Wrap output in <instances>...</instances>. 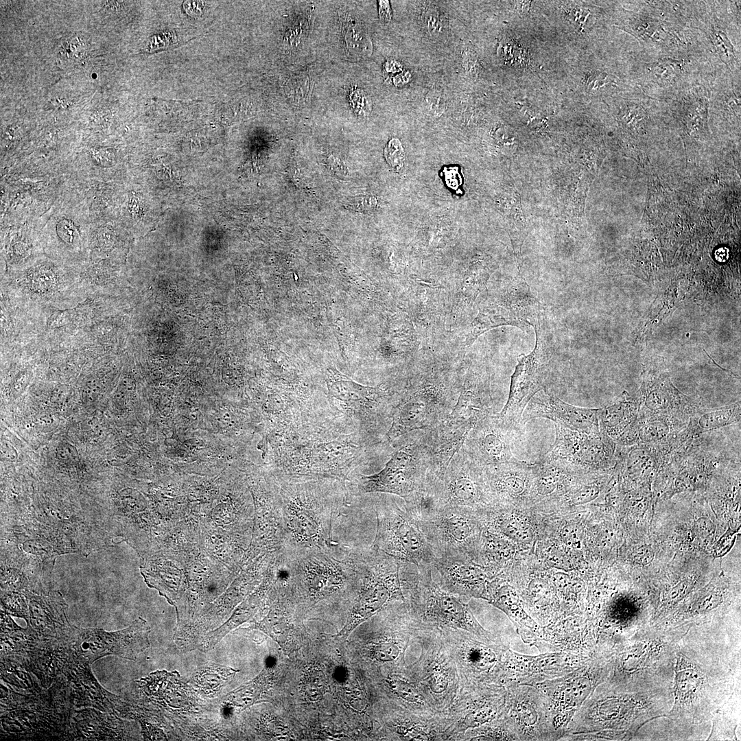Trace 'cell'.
Listing matches in <instances>:
<instances>
[{
  "mask_svg": "<svg viewBox=\"0 0 741 741\" xmlns=\"http://www.w3.org/2000/svg\"><path fill=\"white\" fill-rule=\"evenodd\" d=\"M386 69L389 72L397 73L401 71L402 65L400 62L391 60L386 62Z\"/></svg>",
  "mask_w": 741,
  "mask_h": 741,
  "instance_id": "obj_43",
  "label": "cell"
},
{
  "mask_svg": "<svg viewBox=\"0 0 741 741\" xmlns=\"http://www.w3.org/2000/svg\"><path fill=\"white\" fill-rule=\"evenodd\" d=\"M463 64L465 69L473 75H475V73H478L480 70V64L476 57L469 49L464 51Z\"/></svg>",
  "mask_w": 741,
  "mask_h": 741,
  "instance_id": "obj_38",
  "label": "cell"
},
{
  "mask_svg": "<svg viewBox=\"0 0 741 741\" xmlns=\"http://www.w3.org/2000/svg\"><path fill=\"white\" fill-rule=\"evenodd\" d=\"M359 577L346 629L351 631L391 602L403 600L400 562L372 545L356 549Z\"/></svg>",
  "mask_w": 741,
  "mask_h": 741,
  "instance_id": "obj_6",
  "label": "cell"
},
{
  "mask_svg": "<svg viewBox=\"0 0 741 741\" xmlns=\"http://www.w3.org/2000/svg\"><path fill=\"white\" fill-rule=\"evenodd\" d=\"M466 660L477 668L487 669L495 661V655L489 650H484L482 648L469 647L468 651L464 652Z\"/></svg>",
  "mask_w": 741,
  "mask_h": 741,
  "instance_id": "obj_36",
  "label": "cell"
},
{
  "mask_svg": "<svg viewBox=\"0 0 741 741\" xmlns=\"http://www.w3.org/2000/svg\"><path fill=\"white\" fill-rule=\"evenodd\" d=\"M327 374L331 402L350 417L368 421L384 405L386 395L379 386L360 385L333 368H328Z\"/></svg>",
  "mask_w": 741,
  "mask_h": 741,
  "instance_id": "obj_18",
  "label": "cell"
},
{
  "mask_svg": "<svg viewBox=\"0 0 741 741\" xmlns=\"http://www.w3.org/2000/svg\"><path fill=\"white\" fill-rule=\"evenodd\" d=\"M639 412V401L623 394L598 410L600 432L616 443L631 428Z\"/></svg>",
  "mask_w": 741,
  "mask_h": 741,
  "instance_id": "obj_26",
  "label": "cell"
},
{
  "mask_svg": "<svg viewBox=\"0 0 741 741\" xmlns=\"http://www.w3.org/2000/svg\"><path fill=\"white\" fill-rule=\"evenodd\" d=\"M6 261L12 270L25 268L45 255L39 233L19 228L11 233L4 246Z\"/></svg>",
  "mask_w": 741,
  "mask_h": 741,
  "instance_id": "obj_29",
  "label": "cell"
},
{
  "mask_svg": "<svg viewBox=\"0 0 741 741\" xmlns=\"http://www.w3.org/2000/svg\"><path fill=\"white\" fill-rule=\"evenodd\" d=\"M73 267L43 255L30 266L13 270L12 290L25 301L51 303L74 283L69 268Z\"/></svg>",
  "mask_w": 741,
  "mask_h": 741,
  "instance_id": "obj_13",
  "label": "cell"
},
{
  "mask_svg": "<svg viewBox=\"0 0 741 741\" xmlns=\"http://www.w3.org/2000/svg\"><path fill=\"white\" fill-rule=\"evenodd\" d=\"M556 440L543 459L570 472L615 467L617 445L600 433L591 435L554 423Z\"/></svg>",
  "mask_w": 741,
  "mask_h": 741,
  "instance_id": "obj_12",
  "label": "cell"
},
{
  "mask_svg": "<svg viewBox=\"0 0 741 741\" xmlns=\"http://www.w3.org/2000/svg\"><path fill=\"white\" fill-rule=\"evenodd\" d=\"M740 401L715 408L696 409L690 416L685 427L677 438L679 445L691 441L700 435L729 425L740 421Z\"/></svg>",
  "mask_w": 741,
  "mask_h": 741,
  "instance_id": "obj_25",
  "label": "cell"
},
{
  "mask_svg": "<svg viewBox=\"0 0 741 741\" xmlns=\"http://www.w3.org/2000/svg\"><path fill=\"white\" fill-rule=\"evenodd\" d=\"M716 259L719 262H725L729 258V250L726 247L719 248L715 252Z\"/></svg>",
  "mask_w": 741,
  "mask_h": 741,
  "instance_id": "obj_42",
  "label": "cell"
},
{
  "mask_svg": "<svg viewBox=\"0 0 741 741\" xmlns=\"http://www.w3.org/2000/svg\"><path fill=\"white\" fill-rule=\"evenodd\" d=\"M494 268L482 260L472 261L464 272L455 294L452 312L458 318L473 306L479 294L486 288Z\"/></svg>",
  "mask_w": 741,
  "mask_h": 741,
  "instance_id": "obj_28",
  "label": "cell"
},
{
  "mask_svg": "<svg viewBox=\"0 0 741 741\" xmlns=\"http://www.w3.org/2000/svg\"><path fill=\"white\" fill-rule=\"evenodd\" d=\"M422 453L414 445H403L377 473L357 475L352 481V491L394 494L406 502L427 484V464Z\"/></svg>",
  "mask_w": 741,
  "mask_h": 741,
  "instance_id": "obj_11",
  "label": "cell"
},
{
  "mask_svg": "<svg viewBox=\"0 0 741 741\" xmlns=\"http://www.w3.org/2000/svg\"><path fill=\"white\" fill-rule=\"evenodd\" d=\"M436 558L467 557L479 553L481 519L462 509L443 508L430 519L419 522Z\"/></svg>",
  "mask_w": 741,
  "mask_h": 741,
  "instance_id": "obj_10",
  "label": "cell"
},
{
  "mask_svg": "<svg viewBox=\"0 0 741 741\" xmlns=\"http://www.w3.org/2000/svg\"><path fill=\"white\" fill-rule=\"evenodd\" d=\"M377 532L372 545L398 561L419 567L431 568L436 556L419 521L408 510L395 503L375 506Z\"/></svg>",
  "mask_w": 741,
  "mask_h": 741,
  "instance_id": "obj_7",
  "label": "cell"
},
{
  "mask_svg": "<svg viewBox=\"0 0 741 741\" xmlns=\"http://www.w3.org/2000/svg\"><path fill=\"white\" fill-rule=\"evenodd\" d=\"M412 77V73L409 71H401L394 78V84L397 86H404L411 80Z\"/></svg>",
  "mask_w": 741,
  "mask_h": 741,
  "instance_id": "obj_41",
  "label": "cell"
},
{
  "mask_svg": "<svg viewBox=\"0 0 741 741\" xmlns=\"http://www.w3.org/2000/svg\"><path fill=\"white\" fill-rule=\"evenodd\" d=\"M284 532L283 550L336 552L333 525L346 499L345 482L331 479L277 481Z\"/></svg>",
  "mask_w": 741,
  "mask_h": 741,
  "instance_id": "obj_1",
  "label": "cell"
},
{
  "mask_svg": "<svg viewBox=\"0 0 741 741\" xmlns=\"http://www.w3.org/2000/svg\"><path fill=\"white\" fill-rule=\"evenodd\" d=\"M638 416L674 415L687 418L701 406L681 392L664 373H649L644 379L638 396Z\"/></svg>",
  "mask_w": 741,
  "mask_h": 741,
  "instance_id": "obj_19",
  "label": "cell"
},
{
  "mask_svg": "<svg viewBox=\"0 0 741 741\" xmlns=\"http://www.w3.org/2000/svg\"><path fill=\"white\" fill-rule=\"evenodd\" d=\"M519 427L489 414L469 432L464 449L483 469L514 460L512 445Z\"/></svg>",
  "mask_w": 741,
  "mask_h": 741,
  "instance_id": "obj_15",
  "label": "cell"
},
{
  "mask_svg": "<svg viewBox=\"0 0 741 741\" xmlns=\"http://www.w3.org/2000/svg\"><path fill=\"white\" fill-rule=\"evenodd\" d=\"M405 296V310L421 335L428 336L440 329L444 318V307L442 290L439 287L417 281Z\"/></svg>",
  "mask_w": 741,
  "mask_h": 741,
  "instance_id": "obj_23",
  "label": "cell"
},
{
  "mask_svg": "<svg viewBox=\"0 0 741 741\" xmlns=\"http://www.w3.org/2000/svg\"><path fill=\"white\" fill-rule=\"evenodd\" d=\"M445 394L443 384L433 381L421 384L395 408L386 439L390 442L404 434L433 424L445 399Z\"/></svg>",
  "mask_w": 741,
  "mask_h": 741,
  "instance_id": "obj_16",
  "label": "cell"
},
{
  "mask_svg": "<svg viewBox=\"0 0 741 741\" xmlns=\"http://www.w3.org/2000/svg\"><path fill=\"white\" fill-rule=\"evenodd\" d=\"M424 23L430 35L438 36L444 32L446 25L443 16L434 6L427 7L424 14Z\"/></svg>",
  "mask_w": 741,
  "mask_h": 741,
  "instance_id": "obj_35",
  "label": "cell"
},
{
  "mask_svg": "<svg viewBox=\"0 0 741 741\" xmlns=\"http://www.w3.org/2000/svg\"><path fill=\"white\" fill-rule=\"evenodd\" d=\"M602 484L601 481L594 480L587 482H580L572 487L567 494V502L571 505H582L593 501L601 493Z\"/></svg>",
  "mask_w": 741,
  "mask_h": 741,
  "instance_id": "obj_31",
  "label": "cell"
},
{
  "mask_svg": "<svg viewBox=\"0 0 741 741\" xmlns=\"http://www.w3.org/2000/svg\"><path fill=\"white\" fill-rule=\"evenodd\" d=\"M440 509L454 508L481 515L494 501L483 468L462 447L435 486Z\"/></svg>",
  "mask_w": 741,
  "mask_h": 741,
  "instance_id": "obj_8",
  "label": "cell"
},
{
  "mask_svg": "<svg viewBox=\"0 0 741 741\" xmlns=\"http://www.w3.org/2000/svg\"><path fill=\"white\" fill-rule=\"evenodd\" d=\"M379 18L384 22H389L392 19V11L389 1H379Z\"/></svg>",
  "mask_w": 741,
  "mask_h": 741,
  "instance_id": "obj_40",
  "label": "cell"
},
{
  "mask_svg": "<svg viewBox=\"0 0 741 741\" xmlns=\"http://www.w3.org/2000/svg\"><path fill=\"white\" fill-rule=\"evenodd\" d=\"M429 110L434 116H440L445 109V102L443 95L438 91L429 92L425 98Z\"/></svg>",
  "mask_w": 741,
  "mask_h": 741,
  "instance_id": "obj_37",
  "label": "cell"
},
{
  "mask_svg": "<svg viewBox=\"0 0 741 741\" xmlns=\"http://www.w3.org/2000/svg\"><path fill=\"white\" fill-rule=\"evenodd\" d=\"M491 401L489 379L484 373L469 368L457 403L447 419L475 426L491 414Z\"/></svg>",
  "mask_w": 741,
  "mask_h": 741,
  "instance_id": "obj_24",
  "label": "cell"
},
{
  "mask_svg": "<svg viewBox=\"0 0 741 741\" xmlns=\"http://www.w3.org/2000/svg\"><path fill=\"white\" fill-rule=\"evenodd\" d=\"M483 469L494 505L524 497L532 484V464L517 459Z\"/></svg>",
  "mask_w": 741,
  "mask_h": 741,
  "instance_id": "obj_22",
  "label": "cell"
},
{
  "mask_svg": "<svg viewBox=\"0 0 741 741\" xmlns=\"http://www.w3.org/2000/svg\"><path fill=\"white\" fill-rule=\"evenodd\" d=\"M707 52L711 53L633 56L629 71L632 83L647 96L666 101L691 86L714 78L718 69L709 61Z\"/></svg>",
  "mask_w": 741,
  "mask_h": 741,
  "instance_id": "obj_3",
  "label": "cell"
},
{
  "mask_svg": "<svg viewBox=\"0 0 741 741\" xmlns=\"http://www.w3.org/2000/svg\"><path fill=\"white\" fill-rule=\"evenodd\" d=\"M495 301L528 327H532L541 316L539 301L520 276L515 278Z\"/></svg>",
  "mask_w": 741,
  "mask_h": 741,
  "instance_id": "obj_27",
  "label": "cell"
},
{
  "mask_svg": "<svg viewBox=\"0 0 741 741\" xmlns=\"http://www.w3.org/2000/svg\"><path fill=\"white\" fill-rule=\"evenodd\" d=\"M399 644L394 641L385 640L373 644L370 648V655L379 661H392L401 655Z\"/></svg>",
  "mask_w": 741,
  "mask_h": 741,
  "instance_id": "obj_33",
  "label": "cell"
},
{
  "mask_svg": "<svg viewBox=\"0 0 741 741\" xmlns=\"http://www.w3.org/2000/svg\"><path fill=\"white\" fill-rule=\"evenodd\" d=\"M509 325L521 329L529 327L514 318L504 307L494 301H489L478 309L475 317L469 325L464 341L466 349L486 331L500 326Z\"/></svg>",
  "mask_w": 741,
  "mask_h": 741,
  "instance_id": "obj_30",
  "label": "cell"
},
{
  "mask_svg": "<svg viewBox=\"0 0 741 741\" xmlns=\"http://www.w3.org/2000/svg\"><path fill=\"white\" fill-rule=\"evenodd\" d=\"M532 327L536 332L534 349L528 355L517 357L508 399L499 414L504 420L516 426L523 425L522 414L532 397L546 388L553 353L550 336L542 325L541 316Z\"/></svg>",
  "mask_w": 741,
  "mask_h": 741,
  "instance_id": "obj_9",
  "label": "cell"
},
{
  "mask_svg": "<svg viewBox=\"0 0 741 741\" xmlns=\"http://www.w3.org/2000/svg\"><path fill=\"white\" fill-rule=\"evenodd\" d=\"M354 101L359 109L362 110L363 114L367 115L370 110L369 101L362 91H356L355 93Z\"/></svg>",
  "mask_w": 741,
  "mask_h": 741,
  "instance_id": "obj_39",
  "label": "cell"
},
{
  "mask_svg": "<svg viewBox=\"0 0 741 741\" xmlns=\"http://www.w3.org/2000/svg\"><path fill=\"white\" fill-rule=\"evenodd\" d=\"M287 582L296 604L317 609L354 597L359 577L356 548L345 550L338 558L335 552L320 550H283Z\"/></svg>",
  "mask_w": 741,
  "mask_h": 741,
  "instance_id": "obj_2",
  "label": "cell"
},
{
  "mask_svg": "<svg viewBox=\"0 0 741 741\" xmlns=\"http://www.w3.org/2000/svg\"><path fill=\"white\" fill-rule=\"evenodd\" d=\"M475 560L467 557L436 558L434 569L440 575V586L458 595L478 596L484 587L486 575Z\"/></svg>",
  "mask_w": 741,
  "mask_h": 741,
  "instance_id": "obj_21",
  "label": "cell"
},
{
  "mask_svg": "<svg viewBox=\"0 0 741 741\" xmlns=\"http://www.w3.org/2000/svg\"><path fill=\"white\" fill-rule=\"evenodd\" d=\"M150 626L141 618L134 621L130 626L116 632L83 629L75 643L77 652L88 663L108 655L135 660L150 646Z\"/></svg>",
  "mask_w": 741,
  "mask_h": 741,
  "instance_id": "obj_14",
  "label": "cell"
},
{
  "mask_svg": "<svg viewBox=\"0 0 741 741\" xmlns=\"http://www.w3.org/2000/svg\"><path fill=\"white\" fill-rule=\"evenodd\" d=\"M432 569L400 563V579L407 610L415 619L439 626L484 633L467 604L435 583Z\"/></svg>",
  "mask_w": 741,
  "mask_h": 741,
  "instance_id": "obj_4",
  "label": "cell"
},
{
  "mask_svg": "<svg viewBox=\"0 0 741 741\" xmlns=\"http://www.w3.org/2000/svg\"><path fill=\"white\" fill-rule=\"evenodd\" d=\"M390 685L395 693L410 703H421L422 697L416 688L406 681L395 677L390 680Z\"/></svg>",
  "mask_w": 741,
  "mask_h": 741,
  "instance_id": "obj_34",
  "label": "cell"
},
{
  "mask_svg": "<svg viewBox=\"0 0 741 741\" xmlns=\"http://www.w3.org/2000/svg\"><path fill=\"white\" fill-rule=\"evenodd\" d=\"M92 227L84 199L64 196L38 226L45 255L73 267L85 263L90 257Z\"/></svg>",
  "mask_w": 741,
  "mask_h": 741,
  "instance_id": "obj_5",
  "label": "cell"
},
{
  "mask_svg": "<svg viewBox=\"0 0 741 741\" xmlns=\"http://www.w3.org/2000/svg\"><path fill=\"white\" fill-rule=\"evenodd\" d=\"M689 418L674 415L638 416L633 425L616 443L618 446L644 445L671 450Z\"/></svg>",
  "mask_w": 741,
  "mask_h": 741,
  "instance_id": "obj_20",
  "label": "cell"
},
{
  "mask_svg": "<svg viewBox=\"0 0 741 741\" xmlns=\"http://www.w3.org/2000/svg\"><path fill=\"white\" fill-rule=\"evenodd\" d=\"M384 155L389 167L395 172H401L405 161V151L401 141L393 137L387 143Z\"/></svg>",
  "mask_w": 741,
  "mask_h": 741,
  "instance_id": "obj_32",
  "label": "cell"
},
{
  "mask_svg": "<svg viewBox=\"0 0 741 741\" xmlns=\"http://www.w3.org/2000/svg\"><path fill=\"white\" fill-rule=\"evenodd\" d=\"M599 408H581L560 399L547 388L536 393L526 406L521 424L535 418H545L568 429L587 434H600Z\"/></svg>",
  "mask_w": 741,
  "mask_h": 741,
  "instance_id": "obj_17",
  "label": "cell"
}]
</instances>
